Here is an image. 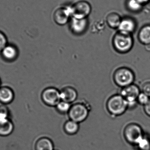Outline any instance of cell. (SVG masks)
I'll use <instances>...</instances> for the list:
<instances>
[{
  "label": "cell",
  "mask_w": 150,
  "mask_h": 150,
  "mask_svg": "<svg viewBox=\"0 0 150 150\" xmlns=\"http://www.w3.org/2000/svg\"><path fill=\"white\" fill-rule=\"evenodd\" d=\"M127 7L129 10L132 12H139L142 10L143 5H142L137 0H127Z\"/></svg>",
  "instance_id": "d6986e66"
},
{
  "label": "cell",
  "mask_w": 150,
  "mask_h": 150,
  "mask_svg": "<svg viewBox=\"0 0 150 150\" xmlns=\"http://www.w3.org/2000/svg\"><path fill=\"white\" fill-rule=\"evenodd\" d=\"M88 26V20L86 18L77 19L73 18L70 23L72 32L76 35H80L85 32Z\"/></svg>",
  "instance_id": "8fae6325"
},
{
  "label": "cell",
  "mask_w": 150,
  "mask_h": 150,
  "mask_svg": "<svg viewBox=\"0 0 150 150\" xmlns=\"http://www.w3.org/2000/svg\"><path fill=\"white\" fill-rule=\"evenodd\" d=\"M1 79H0V87H1Z\"/></svg>",
  "instance_id": "f1b7e54d"
},
{
  "label": "cell",
  "mask_w": 150,
  "mask_h": 150,
  "mask_svg": "<svg viewBox=\"0 0 150 150\" xmlns=\"http://www.w3.org/2000/svg\"><path fill=\"white\" fill-rule=\"evenodd\" d=\"M71 16L70 9L59 8L55 10L54 14V20L57 24L63 25L66 24Z\"/></svg>",
  "instance_id": "9c48e42d"
},
{
  "label": "cell",
  "mask_w": 150,
  "mask_h": 150,
  "mask_svg": "<svg viewBox=\"0 0 150 150\" xmlns=\"http://www.w3.org/2000/svg\"><path fill=\"white\" fill-rule=\"evenodd\" d=\"M124 135L128 142L136 144L144 136L142 127L136 123H131L127 125L124 130Z\"/></svg>",
  "instance_id": "52a82bcc"
},
{
  "label": "cell",
  "mask_w": 150,
  "mask_h": 150,
  "mask_svg": "<svg viewBox=\"0 0 150 150\" xmlns=\"http://www.w3.org/2000/svg\"><path fill=\"white\" fill-rule=\"evenodd\" d=\"M70 9L71 16L74 18L84 19L91 14V6L86 1H80L75 3Z\"/></svg>",
  "instance_id": "8992f818"
},
{
  "label": "cell",
  "mask_w": 150,
  "mask_h": 150,
  "mask_svg": "<svg viewBox=\"0 0 150 150\" xmlns=\"http://www.w3.org/2000/svg\"><path fill=\"white\" fill-rule=\"evenodd\" d=\"M137 28L135 20L131 17H126L122 19L118 29L120 31L132 35Z\"/></svg>",
  "instance_id": "30bf717a"
},
{
  "label": "cell",
  "mask_w": 150,
  "mask_h": 150,
  "mask_svg": "<svg viewBox=\"0 0 150 150\" xmlns=\"http://www.w3.org/2000/svg\"><path fill=\"white\" fill-rule=\"evenodd\" d=\"M9 110L4 105H0V120L8 119Z\"/></svg>",
  "instance_id": "cb8c5ba5"
},
{
  "label": "cell",
  "mask_w": 150,
  "mask_h": 150,
  "mask_svg": "<svg viewBox=\"0 0 150 150\" xmlns=\"http://www.w3.org/2000/svg\"><path fill=\"white\" fill-rule=\"evenodd\" d=\"M60 91L61 100L63 101L71 104L74 102L77 98V92L74 88L72 86L64 87Z\"/></svg>",
  "instance_id": "7c38bea8"
},
{
  "label": "cell",
  "mask_w": 150,
  "mask_h": 150,
  "mask_svg": "<svg viewBox=\"0 0 150 150\" xmlns=\"http://www.w3.org/2000/svg\"><path fill=\"white\" fill-rule=\"evenodd\" d=\"M142 92L145 93L150 98V82H146L143 85Z\"/></svg>",
  "instance_id": "484cf974"
},
{
  "label": "cell",
  "mask_w": 150,
  "mask_h": 150,
  "mask_svg": "<svg viewBox=\"0 0 150 150\" xmlns=\"http://www.w3.org/2000/svg\"><path fill=\"white\" fill-rule=\"evenodd\" d=\"M122 18L120 15L116 12H111L108 15L106 21L109 27L113 29L119 28Z\"/></svg>",
  "instance_id": "e0dca14e"
},
{
  "label": "cell",
  "mask_w": 150,
  "mask_h": 150,
  "mask_svg": "<svg viewBox=\"0 0 150 150\" xmlns=\"http://www.w3.org/2000/svg\"><path fill=\"white\" fill-rule=\"evenodd\" d=\"M150 98L144 93L141 92L137 99V103L144 106L149 102Z\"/></svg>",
  "instance_id": "603a6c76"
},
{
  "label": "cell",
  "mask_w": 150,
  "mask_h": 150,
  "mask_svg": "<svg viewBox=\"0 0 150 150\" xmlns=\"http://www.w3.org/2000/svg\"><path fill=\"white\" fill-rule=\"evenodd\" d=\"M41 99L45 105L55 107L61 100L60 91L54 87L46 88L41 93Z\"/></svg>",
  "instance_id": "ba28073f"
},
{
  "label": "cell",
  "mask_w": 150,
  "mask_h": 150,
  "mask_svg": "<svg viewBox=\"0 0 150 150\" xmlns=\"http://www.w3.org/2000/svg\"><path fill=\"white\" fill-rule=\"evenodd\" d=\"M142 5H144L147 4L149 3L150 2V0H137Z\"/></svg>",
  "instance_id": "83f0119b"
},
{
  "label": "cell",
  "mask_w": 150,
  "mask_h": 150,
  "mask_svg": "<svg viewBox=\"0 0 150 150\" xmlns=\"http://www.w3.org/2000/svg\"><path fill=\"white\" fill-rule=\"evenodd\" d=\"M141 92L139 86L134 83L122 88L120 94L126 100L128 108H133L138 104L137 99Z\"/></svg>",
  "instance_id": "277c9868"
},
{
  "label": "cell",
  "mask_w": 150,
  "mask_h": 150,
  "mask_svg": "<svg viewBox=\"0 0 150 150\" xmlns=\"http://www.w3.org/2000/svg\"><path fill=\"white\" fill-rule=\"evenodd\" d=\"M13 90L8 86L0 87V102L3 105H7L11 103L14 98Z\"/></svg>",
  "instance_id": "4fadbf2b"
},
{
  "label": "cell",
  "mask_w": 150,
  "mask_h": 150,
  "mask_svg": "<svg viewBox=\"0 0 150 150\" xmlns=\"http://www.w3.org/2000/svg\"><path fill=\"white\" fill-rule=\"evenodd\" d=\"M7 45V38L6 35L0 30V52Z\"/></svg>",
  "instance_id": "d4e9b609"
},
{
  "label": "cell",
  "mask_w": 150,
  "mask_h": 150,
  "mask_svg": "<svg viewBox=\"0 0 150 150\" xmlns=\"http://www.w3.org/2000/svg\"><path fill=\"white\" fill-rule=\"evenodd\" d=\"M137 145L140 150H150V140L144 136Z\"/></svg>",
  "instance_id": "7402d4cb"
},
{
  "label": "cell",
  "mask_w": 150,
  "mask_h": 150,
  "mask_svg": "<svg viewBox=\"0 0 150 150\" xmlns=\"http://www.w3.org/2000/svg\"><path fill=\"white\" fill-rule=\"evenodd\" d=\"M35 149L36 150H54L53 144L48 138H42L36 143Z\"/></svg>",
  "instance_id": "ac0fdd59"
},
{
  "label": "cell",
  "mask_w": 150,
  "mask_h": 150,
  "mask_svg": "<svg viewBox=\"0 0 150 150\" xmlns=\"http://www.w3.org/2000/svg\"><path fill=\"white\" fill-rule=\"evenodd\" d=\"M89 109L86 104L81 102L72 105L68 114L70 120L80 122L86 120L89 115Z\"/></svg>",
  "instance_id": "5b68a950"
},
{
  "label": "cell",
  "mask_w": 150,
  "mask_h": 150,
  "mask_svg": "<svg viewBox=\"0 0 150 150\" xmlns=\"http://www.w3.org/2000/svg\"><path fill=\"white\" fill-rule=\"evenodd\" d=\"M72 105L70 103L61 100L55 107L59 112L64 114L68 113Z\"/></svg>",
  "instance_id": "44dd1931"
},
{
  "label": "cell",
  "mask_w": 150,
  "mask_h": 150,
  "mask_svg": "<svg viewBox=\"0 0 150 150\" xmlns=\"http://www.w3.org/2000/svg\"><path fill=\"white\" fill-rule=\"evenodd\" d=\"M144 109L146 115L150 117V99L149 102L144 106Z\"/></svg>",
  "instance_id": "4316f807"
},
{
  "label": "cell",
  "mask_w": 150,
  "mask_h": 150,
  "mask_svg": "<svg viewBox=\"0 0 150 150\" xmlns=\"http://www.w3.org/2000/svg\"><path fill=\"white\" fill-rule=\"evenodd\" d=\"M106 108L109 113L114 116L122 115L128 108L127 102L120 94L110 97L107 101Z\"/></svg>",
  "instance_id": "7a4b0ae2"
},
{
  "label": "cell",
  "mask_w": 150,
  "mask_h": 150,
  "mask_svg": "<svg viewBox=\"0 0 150 150\" xmlns=\"http://www.w3.org/2000/svg\"><path fill=\"white\" fill-rule=\"evenodd\" d=\"M113 77L115 83L122 88L133 84L135 79L134 72L126 67H122L116 69Z\"/></svg>",
  "instance_id": "3957f363"
},
{
  "label": "cell",
  "mask_w": 150,
  "mask_h": 150,
  "mask_svg": "<svg viewBox=\"0 0 150 150\" xmlns=\"http://www.w3.org/2000/svg\"><path fill=\"white\" fill-rule=\"evenodd\" d=\"M4 59L8 61L15 60L18 56V51L15 46L7 45L1 51Z\"/></svg>",
  "instance_id": "5bb4252c"
},
{
  "label": "cell",
  "mask_w": 150,
  "mask_h": 150,
  "mask_svg": "<svg viewBox=\"0 0 150 150\" xmlns=\"http://www.w3.org/2000/svg\"><path fill=\"white\" fill-rule=\"evenodd\" d=\"M79 125L78 122L70 120L65 123V130L69 134H74L76 133L79 129Z\"/></svg>",
  "instance_id": "ffe728a7"
},
{
  "label": "cell",
  "mask_w": 150,
  "mask_h": 150,
  "mask_svg": "<svg viewBox=\"0 0 150 150\" xmlns=\"http://www.w3.org/2000/svg\"><path fill=\"white\" fill-rule=\"evenodd\" d=\"M137 38L142 45L145 46L150 45V24L145 25L141 28Z\"/></svg>",
  "instance_id": "9a60e30c"
},
{
  "label": "cell",
  "mask_w": 150,
  "mask_h": 150,
  "mask_svg": "<svg viewBox=\"0 0 150 150\" xmlns=\"http://www.w3.org/2000/svg\"><path fill=\"white\" fill-rule=\"evenodd\" d=\"M14 124L8 119L0 120V136L10 135L14 130Z\"/></svg>",
  "instance_id": "2e32d148"
},
{
  "label": "cell",
  "mask_w": 150,
  "mask_h": 150,
  "mask_svg": "<svg viewBox=\"0 0 150 150\" xmlns=\"http://www.w3.org/2000/svg\"><path fill=\"white\" fill-rule=\"evenodd\" d=\"M134 40L132 35L118 31L112 39V45L115 50L119 53L129 52L133 48Z\"/></svg>",
  "instance_id": "6da1fadb"
}]
</instances>
